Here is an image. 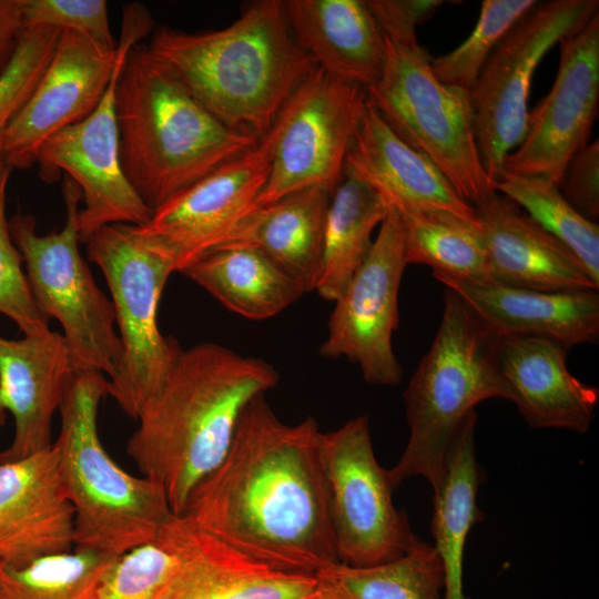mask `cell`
<instances>
[{
    "label": "cell",
    "instance_id": "cell-1",
    "mask_svg": "<svg viewBox=\"0 0 599 599\" xmlns=\"http://www.w3.org/2000/svg\"><path fill=\"white\" fill-rule=\"evenodd\" d=\"M255 397L222 461L191 493L181 516L272 567L308 575L339 562L331 529L317 422H281Z\"/></svg>",
    "mask_w": 599,
    "mask_h": 599
},
{
    "label": "cell",
    "instance_id": "cell-2",
    "mask_svg": "<svg viewBox=\"0 0 599 599\" xmlns=\"http://www.w3.org/2000/svg\"><path fill=\"white\" fill-rule=\"evenodd\" d=\"M278 379L267 362L215 343L181 351L126 444L142 476L164 489L173 515L183 514L195 486L222 461L244 408Z\"/></svg>",
    "mask_w": 599,
    "mask_h": 599
},
{
    "label": "cell",
    "instance_id": "cell-3",
    "mask_svg": "<svg viewBox=\"0 0 599 599\" xmlns=\"http://www.w3.org/2000/svg\"><path fill=\"white\" fill-rule=\"evenodd\" d=\"M146 47L212 115L256 139L316 68L296 43L281 0L253 1L219 30L159 27Z\"/></svg>",
    "mask_w": 599,
    "mask_h": 599
},
{
    "label": "cell",
    "instance_id": "cell-4",
    "mask_svg": "<svg viewBox=\"0 0 599 599\" xmlns=\"http://www.w3.org/2000/svg\"><path fill=\"white\" fill-rule=\"evenodd\" d=\"M115 114L123 171L152 211L260 140L212 115L145 44L126 54Z\"/></svg>",
    "mask_w": 599,
    "mask_h": 599
},
{
    "label": "cell",
    "instance_id": "cell-5",
    "mask_svg": "<svg viewBox=\"0 0 599 599\" xmlns=\"http://www.w3.org/2000/svg\"><path fill=\"white\" fill-rule=\"evenodd\" d=\"M108 378L78 372L60 405L53 447L74 512V548L119 557L158 538L173 516L158 483L122 469L98 433V409Z\"/></svg>",
    "mask_w": 599,
    "mask_h": 599
},
{
    "label": "cell",
    "instance_id": "cell-6",
    "mask_svg": "<svg viewBox=\"0 0 599 599\" xmlns=\"http://www.w3.org/2000/svg\"><path fill=\"white\" fill-rule=\"evenodd\" d=\"M499 337L445 287L441 319L405 392L407 445L387 469L393 488L414 476L438 486L450 443L475 406L509 400L497 363Z\"/></svg>",
    "mask_w": 599,
    "mask_h": 599
},
{
    "label": "cell",
    "instance_id": "cell-7",
    "mask_svg": "<svg viewBox=\"0 0 599 599\" xmlns=\"http://www.w3.org/2000/svg\"><path fill=\"white\" fill-rule=\"evenodd\" d=\"M382 74L367 100L393 132L425 154L473 206L491 197L494 181L477 149L468 91L440 83L417 37L389 39Z\"/></svg>",
    "mask_w": 599,
    "mask_h": 599
},
{
    "label": "cell",
    "instance_id": "cell-8",
    "mask_svg": "<svg viewBox=\"0 0 599 599\" xmlns=\"http://www.w3.org/2000/svg\"><path fill=\"white\" fill-rule=\"evenodd\" d=\"M88 256L103 273L122 344L116 375L108 395L131 418L164 384L182 348L159 329V302L173 260L145 242L129 224H110L85 242Z\"/></svg>",
    "mask_w": 599,
    "mask_h": 599
},
{
    "label": "cell",
    "instance_id": "cell-9",
    "mask_svg": "<svg viewBox=\"0 0 599 599\" xmlns=\"http://www.w3.org/2000/svg\"><path fill=\"white\" fill-rule=\"evenodd\" d=\"M62 194L65 222L60 231L39 234L34 217L18 213L9 220L11 236L26 263L35 304L48 319L60 323L77 369L110 380L122 358L114 307L79 251L80 189L65 177Z\"/></svg>",
    "mask_w": 599,
    "mask_h": 599
},
{
    "label": "cell",
    "instance_id": "cell-10",
    "mask_svg": "<svg viewBox=\"0 0 599 599\" xmlns=\"http://www.w3.org/2000/svg\"><path fill=\"white\" fill-rule=\"evenodd\" d=\"M597 0L538 1L502 38L469 92L481 164L497 181L507 156L522 142L535 70L546 53L582 29Z\"/></svg>",
    "mask_w": 599,
    "mask_h": 599
},
{
    "label": "cell",
    "instance_id": "cell-11",
    "mask_svg": "<svg viewBox=\"0 0 599 599\" xmlns=\"http://www.w3.org/2000/svg\"><path fill=\"white\" fill-rule=\"evenodd\" d=\"M327 511L339 562L369 567L403 556L420 540L393 502L387 469L373 449L362 415L321 435Z\"/></svg>",
    "mask_w": 599,
    "mask_h": 599
},
{
    "label": "cell",
    "instance_id": "cell-12",
    "mask_svg": "<svg viewBox=\"0 0 599 599\" xmlns=\"http://www.w3.org/2000/svg\"><path fill=\"white\" fill-rule=\"evenodd\" d=\"M367 100L366 89L315 68L278 114L268 179L254 203L322 186L334 193Z\"/></svg>",
    "mask_w": 599,
    "mask_h": 599
},
{
    "label": "cell",
    "instance_id": "cell-13",
    "mask_svg": "<svg viewBox=\"0 0 599 599\" xmlns=\"http://www.w3.org/2000/svg\"><path fill=\"white\" fill-rule=\"evenodd\" d=\"M144 37L141 26L123 22L120 59L101 102L84 120L50 136L37 155L45 182L63 172L80 189L83 207L78 213V227L82 243L103 226L142 225L152 214L123 171L115 114V88L122 65L130 49Z\"/></svg>",
    "mask_w": 599,
    "mask_h": 599
},
{
    "label": "cell",
    "instance_id": "cell-14",
    "mask_svg": "<svg viewBox=\"0 0 599 599\" xmlns=\"http://www.w3.org/2000/svg\"><path fill=\"white\" fill-rule=\"evenodd\" d=\"M406 265L403 223L389 207L367 257L335 301L319 348L325 357L357 364L373 385L395 386L403 378L392 337L398 327V291Z\"/></svg>",
    "mask_w": 599,
    "mask_h": 599
},
{
    "label": "cell",
    "instance_id": "cell-15",
    "mask_svg": "<svg viewBox=\"0 0 599 599\" xmlns=\"http://www.w3.org/2000/svg\"><path fill=\"white\" fill-rule=\"evenodd\" d=\"M276 138L274 123L255 145L154 209L146 223L133 225L135 232L165 252L176 272L217 250L264 189Z\"/></svg>",
    "mask_w": 599,
    "mask_h": 599
},
{
    "label": "cell",
    "instance_id": "cell-16",
    "mask_svg": "<svg viewBox=\"0 0 599 599\" xmlns=\"http://www.w3.org/2000/svg\"><path fill=\"white\" fill-rule=\"evenodd\" d=\"M555 82L528 114L522 142L504 173L540 177L560 186L570 160L588 144L599 103V13L564 38Z\"/></svg>",
    "mask_w": 599,
    "mask_h": 599
},
{
    "label": "cell",
    "instance_id": "cell-17",
    "mask_svg": "<svg viewBox=\"0 0 599 599\" xmlns=\"http://www.w3.org/2000/svg\"><path fill=\"white\" fill-rule=\"evenodd\" d=\"M119 59L118 47L106 48L78 32L61 31L44 73L8 128L2 159L12 169L35 164L50 136L95 110Z\"/></svg>",
    "mask_w": 599,
    "mask_h": 599
},
{
    "label": "cell",
    "instance_id": "cell-18",
    "mask_svg": "<svg viewBox=\"0 0 599 599\" xmlns=\"http://www.w3.org/2000/svg\"><path fill=\"white\" fill-rule=\"evenodd\" d=\"M161 536L175 556L155 599H309L316 575L272 567L224 544L183 516Z\"/></svg>",
    "mask_w": 599,
    "mask_h": 599
},
{
    "label": "cell",
    "instance_id": "cell-19",
    "mask_svg": "<svg viewBox=\"0 0 599 599\" xmlns=\"http://www.w3.org/2000/svg\"><path fill=\"white\" fill-rule=\"evenodd\" d=\"M74 548V512L57 450L0 461V562L21 567Z\"/></svg>",
    "mask_w": 599,
    "mask_h": 599
},
{
    "label": "cell",
    "instance_id": "cell-20",
    "mask_svg": "<svg viewBox=\"0 0 599 599\" xmlns=\"http://www.w3.org/2000/svg\"><path fill=\"white\" fill-rule=\"evenodd\" d=\"M79 370L61 333L9 339L0 335V413L14 422L11 444L0 461H11L52 445L54 413Z\"/></svg>",
    "mask_w": 599,
    "mask_h": 599
},
{
    "label": "cell",
    "instance_id": "cell-21",
    "mask_svg": "<svg viewBox=\"0 0 599 599\" xmlns=\"http://www.w3.org/2000/svg\"><path fill=\"white\" fill-rule=\"evenodd\" d=\"M344 176L368 185L397 213L446 212L475 220L474 206L429 158L393 132L368 100L346 155Z\"/></svg>",
    "mask_w": 599,
    "mask_h": 599
},
{
    "label": "cell",
    "instance_id": "cell-22",
    "mask_svg": "<svg viewBox=\"0 0 599 599\" xmlns=\"http://www.w3.org/2000/svg\"><path fill=\"white\" fill-rule=\"evenodd\" d=\"M490 283L561 292L599 290L576 255L501 194L474 206Z\"/></svg>",
    "mask_w": 599,
    "mask_h": 599
},
{
    "label": "cell",
    "instance_id": "cell-23",
    "mask_svg": "<svg viewBox=\"0 0 599 599\" xmlns=\"http://www.w3.org/2000/svg\"><path fill=\"white\" fill-rule=\"evenodd\" d=\"M568 351L541 337H499L497 363L509 400L531 428L585 434L595 418L599 389L569 372Z\"/></svg>",
    "mask_w": 599,
    "mask_h": 599
},
{
    "label": "cell",
    "instance_id": "cell-24",
    "mask_svg": "<svg viewBox=\"0 0 599 599\" xmlns=\"http://www.w3.org/2000/svg\"><path fill=\"white\" fill-rule=\"evenodd\" d=\"M498 337L531 336L570 349L599 339L598 290L545 292L435 277Z\"/></svg>",
    "mask_w": 599,
    "mask_h": 599
},
{
    "label": "cell",
    "instance_id": "cell-25",
    "mask_svg": "<svg viewBox=\"0 0 599 599\" xmlns=\"http://www.w3.org/2000/svg\"><path fill=\"white\" fill-rule=\"evenodd\" d=\"M291 32L317 68L364 89L377 82L385 39L363 0H284Z\"/></svg>",
    "mask_w": 599,
    "mask_h": 599
},
{
    "label": "cell",
    "instance_id": "cell-26",
    "mask_svg": "<svg viewBox=\"0 0 599 599\" xmlns=\"http://www.w3.org/2000/svg\"><path fill=\"white\" fill-rule=\"evenodd\" d=\"M332 195L325 187L312 186L254 209L217 250L255 248L291 276L304 293L312 292L319 274Z\"/></svg>",
    "mask_w": 599,
    "mask_h": 599
},
{
    "label": "cell",
    "instance_id": "cell-27",
    "mask_svg": "<svg viewBox=\"0 0 599 599\" xmlns=\"http://www.w3.org/2000/svg\"><path fill=\"white\" fill-rule=\"evenodd\" d=\"M473 410L457 429L448 448L444 471L434 489L432 535L445 573V599H466L463 581L464 551L473 526L483 512L477 493L483 470L476 459Z\"/></svg>",
    "mask_w": 599,
    "mask_h": 599
},
{
    "label": "cell",
    "instance_id": "cell-28",
    "mask_svg": "<svg viewBox=\"0 0 599 599\" xmlns=\"http://www.w3.org/2000/svg\"><path fill=\"white\" fill-rule=\"evenodd\" d=\"M181 273L231 312L253 321L277 315L304 294L272 260L251 247L216 250Z\"/></svg>",
    "mask_w": 599,
    "mask_h": 599
},
{
    "label": "cell",
    "instance_id": "cell-29",
    "mask_svg": "<svg viewBox=\"0 0 599 599\" xmlns=\"http://www.w3.org/2000/svg\"><path fill=\"white\" fill-rule=\"evenodd\" d=\"M385 201L368 185L351 177L334 191L324 225L319 274L315 292L335 302L367 257L373 231L388 212Z\"/></svg>",
    "mask_w": 599,
    "mask_h": 599
},
{
    "label": "cell",
    "instance_id": "cell-30",
    "mask_svg": "<svg viewBox=\"0 0 599 599\" xmlns=\"http://www.w3.org/2000/svg\"><path fill=\"white\" fill-rule=\"evenodd\" d=\"M398 214L407 265H427L434 277L490 283L487 251L476 219L446 212Z\"/></svg>",
    "mask_w": 599,
    "mask_h": 599
},
{
    "label": "cell",
    "instance_id": "cell-31",
    "mask_svg": "<svg viewBox=\"0 0 599 599\" xmlns=\"http://www.w3.org/2000/svg\"><path fill=\"white\" fill-rule=\"evenodd\" d=\"M316 576L335 581L352 599H445L440 558L425 541L383 564L352 567L338 562Z\"/></svg>",
    "mask_w": 599,
    "mask_h": 599
},
{
    "label": "cell",
    "instance_id": "cell-32",
    "mask_svg": "<svg viewBox=\"0 0 599 599\" xmlns=\"http://www.w3.org/2000/svg\"><path fill=\"white\" fill-rule=\"evenodd\" d=\"M116 558L73 548L21 567L0 562V599H91Z\"/></svg>",
    "mask_w": 599,
    "mask_h": 599
},
{
    "label": "cell",
    "instance_id": "cell-33",
    "mask_svg": "<svg viewBox=\"0 0 599 599\" xmlns=\"http://www.w3.org/2000/svg\"><path fill=\"white\" fill-rule=\"evenodd\" d=\"M494 186L567 246L599 284V226L578 213L564 199L558 185L540 177L505 172Z\"/></svg>",
    "mask_w": 599,
    "mask_h": 599
},
{
    "label": "cell",
    "instance_id": "cell-34",
    "mask_svg": "<svg viewBox=\"0 0 599 599\" xmlns=\"http://www.w3.org/2000/svg\"><path fill=\"white\" fill-rule=\"evenodd\" d=\"M536 0H484L470 35L455 50L430 59L435 78L443 84L470 92L491 52Z\"/></svg>",
    "mask_w": 599,
    "mask_h": 599
},
{
    "label": "cell",
    "instance_id": "cell-35",
    "mask_svg": "<svg viewBox=\"0 0 599 599\" xmlns=\"http://www.w3.org/2000/svg\"><path fill=\"white\" fill-rule=\"evenodd\" d=\"M12 170L0 160V314L10 318L26 336L43 335L50 331L49 319L35 304L7 217V187Z\"/></svg>",
    "mask_w": 599,
    "mask_h": 599
},
{
    "label": "cell",
    "instance_id": "cell-36",
    "mask_svg": "<svg viewBox=\"0 0 599 599\" xmlns=\"http://www.w3.org/2000/svg\"><path fill=\"white\" fill-rule=\"evenodd\" d=\"M60 33L52 27L26 28L11 63L0 75V160L8 128L44 73Z\"/></svg>",
    "mask_w": 599,
    "mask_h": 599
},
{
    "label": "cell",
    "instance_id": "cell-37",
    "mask_svg": "<svg viewBox=\"0 0 599 599\" xmlns=\"http://www.w3.org/2000/svg\"><path fill=\"white\" fill-rule=\"evenodd\" d=\"M175 556L161 534L116 558L91 599H155Z\"/></svg>",
    "mask_w": 599,
    "mask_h": 599
},
{
    "label": "cell",
    "instance_id": "cell-38",
    "mask_svg": "<svg viewBox=\"0 0 599 599\" xmlns=\"http://www.w3.org/2000/svg\"><path fill=\"white\" fill-rule=\"evenodd\" d=\"M23 26L74 31L106 48H116L104 0H22Z\"/></svg>",
    "mask_w": 599,
    "mask_h": 599
},
{
    "label": "cell",
    "instance_id": "cell-39",
    "mask_svg": "<svg viewBox=\"0 0 599 599\" xmlns=\"http://www.w3.org/2000/svg\"><path fill=\"white\" fill-rule=\"evenodd\" d=\"M564 199L583 217H599V141L588 143L569 162L560 184Z\"/></svg>",
    "mask_w": 599,
    "mask_h": 599
},
{
    "label": "cell",
    "instance_id": "cell-40",
    "mask_svg": "<svg viewBox=\"0 0 599 599\" xmlns=\"http://www.w3.org/2000/svg\"><path fill=\"white\" fill-rule=\"evenodd\" d=\"M443 3L441 0L366 1L383 34L389 39L417 37V27L428 20Z\"/></svg>",
    "mask_w": 599,
    "mask_h": 599
},
{
    "label": "cell",
    "instance_id": "cell-41",
    "mask_svg": "<svg viewBox=\"0 0 599 599\" xmlns=\"http://www.w3.org/2000/svg\"><path fill=\"white\" fill-rule=\"evenodd\" d=\"M23 31L22 0H0V75L11 63Z\"/></svg>",
    "mask_w": 599,
    "mask_h": 599
},
{
    "label": "cell",
    "instance_id": "cell-42",
    "mask_svg": "<svg viewBox=\"0 0 599 599\" xmlns=\"http://www.w3.org/2000/svg\"><path fill=\"white\" fill-rule=\"evenodd\" d=\"M318 577V585L309 599H352L349 595L335 581Z\"/></svg>",
    "mask_w": 599,
    "mask_h": 599
},
{
    "label": "cell",
    "instance_id": "cell-43",
    "mask_svg": "<svg viewBox=\"0 0 599 599\" xmlns=\"http://www.w3.org/2000/svg\"><path fill=\"white\" fill-rule=\"evenodd\" d=\"M6 416H7V415L0 413V425L4 424V422H6Z\"/></svg>",
    "mask_w": 599,
    "mask_h": 599
}]
</instances>
